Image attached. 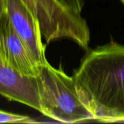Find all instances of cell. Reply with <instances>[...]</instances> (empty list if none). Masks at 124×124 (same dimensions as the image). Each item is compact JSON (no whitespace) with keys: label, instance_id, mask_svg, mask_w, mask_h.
<instances>
[{"label":"cell","instance_id":"obj_1","mask_svg":"<svg viewBox=\"0 0 124 124\" xmlns=\"http://www.w3.org/2000/svg\"><path fill=\"white\" fill-rule=\"evenodd\" d=\"M73 77L94 121L124 122V46L112 42L89 51Z\"/></svg>","mask_w":124,"mask_h":124},{"label":"cell","instance_id":"obj_2","mask_svg":"<svg viewBox=\"0 0 124 124\" xmlns=\"http://www.w3.org/2000/svg\"><path fill=\"white\" fill-rule=\"evenodd\" d=\"M39 102V112L63 124L94 121L90 110L81 100L73 77L48 62L35 78Z\"/></svg>","mask_w":124,"mask_h":124},{"label":"cell","instance_id":"obj_3","mask_svg":"<svg viewBox=\"0 0 124 124\" xmlns=\"http://www.w3.org/2000/svg\"><path fill=\"white\" fill-rule=\"evenodd\" d=\"M38 20L46 43L69 39L88 49L89 28L81 14L65 7L58 0H22Z\"/></svg>","mask_w":124,"mask_h":124},{"label":"cell","instance_id":"obj_4","mask_svg":"<svg viewBox=\"0 0 124 124\" xmlns=\"http://www.w3.org/2000/svg\"><path fill=\"white\" fill-rule=\"evenodd\" d=\"M0 61L21 75L36 78L44 65H41L15 32L5 12L0 21Z\"/></svg>","mask_w":124,"mask_h":124},{"label":"cell","instance_id":"obj_5","mask_svg":"<svg viewBox=\"0 0 124 124\" xmlns=\"http://www.w3.org/2000/svg\"><path fill=\"white\" fill-rule=\"evenodd\" d=\"M6 12L20 39L41 65L46 64V46L38 20L22 0H6Z\"/></svg>","mask_w":124,"mask_h":124},{"label":"cell","instance_id":"obj_6","mask_svg":"<svg viewBox=\"0 0 124 124\" xmlns=\"http://www.w3.org/2000/svg\"><path fill=\"white\" fill-rule=\"evenodd\" d=\"M0 95L39 111L36 78L21 75L1 61Z\"/></svg>","mask_w":124,"mask_h":124},{"label":"cell","instance_id":"obj_7","mask_svg":"<svg viewBox=\"0 0 124 124\" xmlns=\"http://www.w3.org/2000/svg\"><path fill=\"white\" fill-rule=\"evenodd\" d=\"M33 124L36 121L29 116L15 114L0 110V124Z\"/></svg>","mask_w":124,"mask_h":124},{"label":"cell","instance_id":"obj_8","mask_svg":"<svg viewBox=\"0 0 124 124\" xmlns=\"http://www.w3.org/2000/svg\"><path fill=\"white\" fill-rule=\"evenodd\" d=\"M65 7L73 10L75 12L81 14L83 7V0H58Z\"/></svg>","mask_w":124,"mask_h":124},{"label":"cell","instance_id":"obj_9","mask_svg":"<svg viewBox=\"0 0 124 124\" xmlns=\"http://www.w3.org/2000/svg\"><path fill=\"white\" fill-rule=\"evenodd\" d=\"M6 9V0H0V21Z\"/></svg>","mask_w":124,"mask_h":124},{"label":"cell","instance_id":"obj_10","mask_svg":"<svg viewBox=\"0 0 124 124\" xmlns=\"http://www.w3.org/2000/svg\"><path fill=\"white\" fill-rule=\"evenodd\" d=\"M121 1H122V2L124 4V0H121Z\"/></svg>","mask_w":124,"mask_h":124}]
</instances>
